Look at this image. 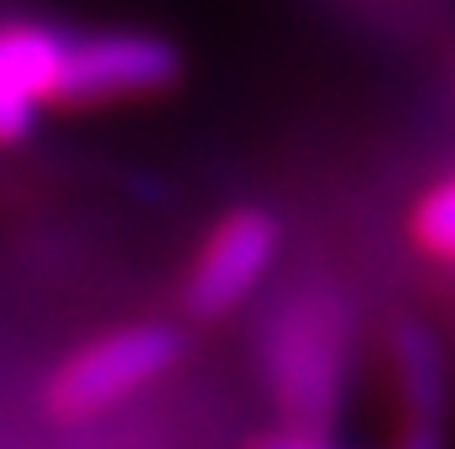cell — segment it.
I'll return each instance as SVG.
<instances>
[{"label": "cell", "mask_w": 455, "mask_h": 449, "mask_svg": "<svg viewBox=\"0 0 455 449\" xmlns=\"http://www.w3.org/2000/svg\"><path fill=\"white\" fill-rule=\"evenodd\" d=\"M262 376L283 429L330 434L351 376V303L319 282L283 293L262 329Z\"/></svg>", "instance_id": "1"}, {"label": "cell", "mask_w": 455, "mask_h": 449, "mask_svg": "<svg viewBox=\"0 0 455 449\" xmlns=\"http://www.w3.org/2000/svg\"><path fill=\"white\" fill-rule=\"evenodd\" d=\"M183 335L173 324H126L90 345H79L43 387L52 418H94L105 407L126 403L147 382H157L168 366H179Z\"/></svg>", "instance_id": "2"}, {"label": "cell", "mask_w": 455, "mask_h": 449, "mask_svg": "<svg viewBox=\"0 0 455 449\" xmlns=\"http://www.w3.org/2000/svg\"><path fill=\"white\" fill-rule=\"evenodd\" d=\"M179 79V47L152 32H90L63 37L52 105H105L157 94Z\"/></svg>", "instance_id": "3"}, {"label": "cell", "mask_w": 455, "mask_h": 449, "mask_svg": "<svg viewBox=\"0 0 455 449\" xmlns=\"http://www.w3.org/2000/svg\"><path fill=\"white\" fill-rule=\"evenodd\" d=\"M277 246H283V235L267 209H230L188 267L183 309L194 319H220L235 303H246L262 288V277L273 272Z\"/></svg>", "instance_id": "4"}, {"label": "cell", "mask_w": 455, "mask_h": 449, "mask_svg": "<svg viewBox=\"0 0 455 449\" xmlns=\"http://www.w3.org/2000/svg\"><path fill=\"white\" fill-rule=\"evenodd\" d=\"M63 63V32L52 27H0V146L37 126V110L52 105Z\"/></svg>", "instance_id": "5"}, {"label": "cell", "mask_w": 455, "mask_h": 449, "mask_svg": "<svg viewBox=\"0 0 455 449\" xmlns=\"http://www.w3.org/2000/svg\"><path fill=\"white\" fill-rule=\"evenodd\" d=\"M393 376H398V403H403L398 449H445L451 376H445L440 340L424 324H398L393 329Z\"/></svg>", "instance_id": "6"}, {"label": "cell", "mask_w": 455, "mask_h": 449, "mask_svg": "<svg viewBox=\"0 0 455 449\" xmlns=\"http://www.w3.org/2000/svg\"><path fill=\"white\" fill-rule=\"evenodd\" d=\"M413 235H419L424 251L455 256V178L440 183V188H429V193L419 199V209H413Z\"/></svg>", "instance_id": "7"}, {"label": "cell", "mask_w": 455, "mask_h": 449, "mask_svg": "<svg viewBox=\"0 0 455 449\" xmlns=\"http://www.w3.org/2000/svg\"><path fill=\"white\" fill-rule=\"evenodd\" d=\"M246 449H351V445H340L335 434H319V429H267V434H257Z\"/></svg>", "instance_id": "8"}]
</instances>
